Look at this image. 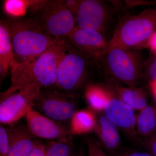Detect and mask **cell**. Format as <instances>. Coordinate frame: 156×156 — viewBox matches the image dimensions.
<instances>
[{
	"instance_id": "1",
	"label": "cell",
	"mask_w": 156,
	"mask_h": 156,
	"mask_svg": "<svg viewBox=\"0 0 156 156\" xmlns=\"http://www.w3.org/2000/svg\"><path fill=\"white\" fill-rule=\"evenodd\" d=\"M65 44L64 40L58 38L51 48L41 55L15 62L11 70V86L1 93V99L28 86L42 89L56 86L58 62Z\"/></svg>"
},
{
	"instance_id": "2",
	"label": "cell",
	"mask_w": 156,
	"mask_h": 156,
	"mask_svg": "<svg viewBox=\"0 0 156 156\" xmlns=\"http://www.w3.org/2000/svg\"><path fill=\"white\" fill-rule=\"evenodd\" d=\"M11 33L15 62L34 58L44 53L56 41L36 20L9 18L6 21Z\"/></svg>"
},
{
	"instance_id": "3",
	"label": "cell",
	"mask_w": 156,
	"mask_h": 156,
	"mask_svg": "<svg viewBox=\"0 0 156 156\" xmlns=\"http://www.w3.org/2000/svg\"><path fill=\"white\" fill-rule=\"evenodd\" d=\"M156 31V9L126 16L116 27L108 41V52L114 48L137 50L146 48L149 39Z\"/></svg>"
},
{
	"instance_id": "4",
	"label": "cell",
	"mask_w": 156,
	"mask_h": 156,
	"mask_svg": "<svg viewBox=\"0 0 156 156\" xmlns=\"http://www.w3.org/2000/svg\"><path fill=\"white\" fill-rule=\"evenodd\" d=\"M105 72L112 79L131 88L144 77V63L136 50L114 48L102 58Z\"/></svg>"
},
{
	"instance_id": "5",
	"label": "cell",
	"mask_w": 156,
	"mask_h": 156,
	"mask_svg": "<svg viewBox=\"0 0 156 156\" xmlns=\"http://www.w3.org/2000/svg\"><path fill=\"white\" fill-rule=\"evenodd\" d=\"M87 59L69 42L66 41L58 62L56 86L68 92L79 89L87 75Z\"/></svg>"
},
{
	"instance_id": "6",
	"label": "cell",
	"mask_w": 156,
	"mask_h": 156,
	"mask_svg": "<svg viewBox=\"0 0 156 156\" xmlns=\"http://www.w3.org/2000/svg\"><path fill=\"white\" fill-rule=\"evenodd\" d=\"M37 22L54 38L66 37L75 28L76 18L63 1H46Z\"/></svg>"
},
{
	"instance_id": "7",
	"label": "cell",
	"mask_w": 156,
	"mask_h": 156,
	"mask_svg": "<svg viewBox=\"0 0 156 156\" xmlns=\"http://www.w3.org/2000/svg\"><path fill=\"white\" fill-rule=\"evenodd\" d=\"M41 89L28 86L3 99L0 103V122L2 125H15L33 109Z\"/></svg>"
},
{
	"instance_id": "8",
	"label": "cell",
	"mask_w": 156,
	"mask_h": 156,
	"mask_svg": "<svg viewBox=\"0 0 156 156\" xmlns=\"http://www.w3.org/2000/svg\"><path fill=\"white\" fill-rule=\"evenodd\" d=\"M35 106L45 116L57 122L70 121L77 111L74 95L56 90L41 91Z\"/></svg>"
},
{
	"instance_id": "9",
	"label": "cell",
	"mask_w": 156,
	"mask_h": 156,
	"mask_svg": "<svg viewBox=\"0 0 156 156\" xmlns=\"http://www.w3.org/2000/svg\"><path fill=\"white\" fill-rule=\"evenodd\" d=\"M77 27L103 34L106 30L111 13L103 1H81L75 14Z\"/></svg>"
},
{
	"instance_id": "10",
	"label": "cell",
	"mask_w": 156,
	"mask_h": 156,
	"mask_svg": "<svg viewBox=\"0 0 156 156\" xmlns=\"http://www.w3.org/2000/svg\"><path fill=\"white\" fill-rule=\"evenodd\" d=\"M68 41L88 58L101 60L108 50V42L103 34L76 27L66 37Z\"/></svg>"
},
{
	"instance_id": "11",
	"label": "cell",
	"mask_w": 156,
	"mask_h": 156,
	"mask_svg": "<svg viewBox=\"0 0 156 156\" xmlns=\"http://www.w3.org/2000/svg\"><path fill=\"white\" fill-rule=\"evenodd\" d=\"M25 117L27 128L34 136L52 140L69 137V128L33 109Z\"/></svg>"
},
{
	"instance_id": "12",
	"label": "cell",
	"mask_w": 156,
	"mask_h": 156,
	"mask_svg": "<svg viewBox=\"0 0 156 156\" xmlns=\"http://www.w3.org/2000/svg\"><path fill=\"white\" fill-rule=\"evenodd\" d=\"M106 89L108 96L103 112L126 134L135 135L136 116L134 110Z\"/></svg>"
},
{
	"instance_id": "13",
	"label": "cell",
	"mask_w": 156,
	"mask_h": 156,
	"mask_svg": "<svg viewBox=\"0 0 156 156\" xmlns=\"http://www.w3.org/2000/svg\"><path fill=\"white\" fill-rule=\"evenodd\" d=\"M104 86L134 111H140L148 105L147 95L142 88L125 87L112 79Z\"/></svg>"
},
{
	"instance_id": "14",
	"label": "cell",
	"mask_w": 156,
	"mask_h": 156,
	"mask_svg": "<svg viewBox=\"0 0 156 156\" xmlns=\"http://www.w3.org/2000/svg\"><path fill=\"white\" fill-rule=\"evenodd\" d=\"M6 129L10 144L9 156H28L36 140L27 126L15 124Z\"/></svg>"
},
{
	"instance_id": "15",
	"label": "cell",
	"mask_w": 156,
	"mask_h": 156,
	"mask_svg": "<svg viewBox=\"0 0 156 156\" xmlns=\"http://www.w3.org/2000/svg\"><path fill=\"white\" fill-rule=\"evenodd\" d=\"M97 114L94 132L101 144V146L110 153L117 151L121 145L119 128L104 113Z\"/></svg>"
},
{
	"instance_id": "16",
	"label": "cell",
	"mask_w": 156,
	"mask_h": 156,
	"mask_svg": "<svg viewBox=\"0 0 156 156\" xmlns=\"http://www.w3.org/2000/svg\"><path fill=\"white\" fill-rule=\"evenodd\" d=\"M15 63L11 33L6 21L0 23V75L2 81Z\"/></svg>"
},
{
	"instance_id": "17",
	"label": "cell",
	"mask_w": 156,
	"mask_h": 156,
	"mask_svg": "<svg viewBox=\"0 0 156 156\" xmlns=\"http://www.w3.org/2000/svg\"><path fill=\"white\" fill-rule=\"evenodd\" d=\"M97 114L89 108L77 111L70 121V135H83L94 131Z\"/></svg>"
},
{
	"instance_id": "18",
	"label": "cell",
	"mask_w": 156,
	"mask_h": 156,
	"mask_svg": "<svg viewBox=\"0 0 156 156\" xmlns=\"http://www.w3.org/2000/svg\"><path fill=\"white\" fill-rule=\"evenodd\" d=\"M136 131L141 137H146L156 131V105H148L136 116Z\"/></svg>"
},
{
	"instance_id": "19",
	"label": "cell",
	"mask_w": 156,
	"mask_h": 156,
	"mask_svg": "<svg viewBox=\"0 0 156 156\" xmlns=\"http://www.w3.org/2000/svg\"><path fill=\"white\" fill-rule=\"evenodd\" d=\"M108 96L107 90L104 86L89 84L85 89V99L89 108L96 114L103 112Z\"/></svg>"
},
{
	"instance_id": "20",
	"label": "cell",
	"mask_w": 156,
	"mask_h": 156,
	"mask_svg": "<svg viewBox=\"0 0 156 156\" xmlns=\"http://www.w3.org/2000/svg\"><path fill=\"white\" fill-rule=\"evenodd\" d=\"M74 145L70 138L52 140L46 146V156H73Z\"/></svg>"
},
{
	"instance_id": "21",
	"label": "cell",
	"mask_w": 156,
	"mask_h": 156,
	"mask_svg": "<svg viewBox=\"0 0 156 156\" xmlns=\"http://www.w3.org/2000/svg\"><path fill=\"white\" fill-rule=\"evenodd\" d=\"M30 1L7 0L4 3L5 12L11 18H19L24 16L29 9Z\"/></svg>"
},
{
	"instance_id": "22",
	"label": "cell",
	"mask_w": 156,
	"mask_h": 156,
	"mask_svg": "<svg viewBox=\"0 0 156 156\" xmlns=\"http://www.w3.org/2000/svg\"><path fill=\"white\" fill-rule=\"evenodd\" d=\"M87 156H108L95 140L89 137L87 139Z\"/></svg>"
},
{
	"instance_id": "23",
	"label": "cell",
	"mask_w": 156,
	"mask_h": 156,
	"mask_svg": "<svg viewBox=\"0 0 156 156\" xmlns=\"http://www.w3.org/2000/svg\"><path fill=\"white\" fill-rule=\"evenodd\" d=\"M10 144L8 131L3 126L0 127V156H9Z\"/></svg>"
},
{
	"instance_id": "24",
	"label": "cell",
	"mask_w": 156,
	"mask_h": 156,
	"mask_svg": "<svg viewBox=\"0 0 156 156\" xmlns=\"http://www.w3.org/2000/svg\"><path fill=\"white\" fill-rule=\"evenodd\" d=\"M147 64L144 66V77H145L149 80H156V54L152 53Z\"/></svg>"
},
{
	"instance_id": "25",
	"label": "cell",
	"mask_w": 156,
	"mask_h": 156,
	"mask_svg": "<svg viewBox=\"0 0 156 156\" xmlns=\"http://www.w3.org/2000/svg\"><path fill=\"white\" fill-rule=\"evenodd\" d=\"M141 145L146 151L153 156H156V133L144 138Z\"/></svg>"
},
{
	"instance_id": "26",
	"label": "cell",
	"mask_w": 156,
	"mask_h": 156,
	"mask_svg": "<svg viewBox=\"0 0 156 156\" xmlns=\"http://www.w3.org/2000/svg\"><path fill=\"white\" fill-rule=\"evenodd\" d=\"M111 153L112 156H153L147 152L134 150H128L121 152L115 151Z\"/></svg>"
},
{
	"instance_id": "27",
	"label": "cell",
	"mask_w": 156,
	"mask_h": 156,
	"mask_svg": "<svg viewBox=\"0 0 156 156\" xmlns=\"http://www.w3.org/2000/svg\"><path fill=\"white\" fill-rule=\"evenodd\" d=\"M46 146L39 140H36L33 149L28 156H46Z\"/></svg>"
},
{
	"instance_id": "28",
	"label": "cell",
	"mask_w": 156,
	"mask_h": 156,
	"mask_svg": "<svg viewBox=\"0 0 156 156\" xmlns=\"http://www.w3.org/2000/svg\"><path fill=\"white\" fill-rule=\"evenodd\" d=\"M81 1L68 0L64 1L65 4L74 14H75Z\"/></svg>"
},
{
	"instance_id": "29",
	"label": "cell",
	"mask_w": 156,
	"mask_h": 156,
	"mask_svg": "<svg viewBox=\"0 0 156 156\" xmlns=\"http://www.w3.org/2000/svg\"><path fill=\"white\" fill-rule=\"evenodd\" d=\"M147 48H150L152 53L156 54V31L152 34L149 39Z\"/></svg>"
},
{
	"instance_id": "30",
	"label": "cell",
	"mask_w": 156,
	"mask_h": 156,
	"mask_svg": "<svg viewBox=\"0 0 156 156\" xmlns=\"http://www.w3.org/2000/svg\"><path fill=\"white\" fill-rule=\"evenodd\" d=\"M149 84L151 92L156 101V80L149 82Z\"/></svg>"
},
{
	"instance_id": "31",
	"label": "cell",
	"mask_w": 156,
	"mask_h": 156,
	"mask_svg": "<svg viewBox=\"0 0 156 156\" xmlns=\"http://www.w3.org/2000/svg\"><path fill=\"white\" fill-rule=\"evenodd\" d=\"M79 156H86V155H85V154H84V153L83 152H81L80 154L79 155Z\"/></svg>"
}]
</instances>
